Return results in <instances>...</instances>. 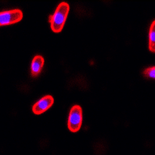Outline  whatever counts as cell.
I'll return each mask as SVG.
<instances>
[{"label":"cell","mask_w":155,"mask_h":155,"mask_svg":"<svg viewBox=\"0 0 155 155\" xmlns=\"http://www.w3.org/2000/svg\"><path fill=\"white\" fill-rule=\"evenodd\" d=\"M69 10H70V6L68 3L66 2H62L58 5L54 14L49 16L51 29L54 33H60L62 31Z\"/></svg>","instance_id":"obj_1"},{"label":"cell","mask_w":155,"mask_h":155,"mask_svg":"<svg viewBox=\"0 0 155 155\" xmlns=\"http://www.w3.org/2000/svg\"><path fill=\"white\" fill-rule=\"evenodd\" d=\"M82 124V109L78 105L71 107L68 119V128L72 133L79 130Z\"/></svg>","instance_id":"obj_2"},{"label":"cell","mask_w":155,"mask_h":155,"mask_svg":"<svg viewBox=\"0 0 155 155\" xmlns=\"http://www.w3.org/2000/svg\"><path fill=\"white\" fill-rule=\"evenodd\" d=\"M23 12L19 9L3 11L0 13V25L8 26L19 23L23 19Z\"/></svg>","instance_id":"obj_3"},{"label":"cell","mask_w":155,"mask_h":155,"mask_svg":"<svg viewBox=\"0 0 155 155\" xmlns=\"http://www.w3.org/2000/svg\"><path fill=\"white\" fill-rule=\"evenodd\" d=\"M54 102V99L53 96H51V95H48L42 97L32 107L33 113L36 115L42 114L52 106Z\"/></svg>","instance_id":"obj_4"},{"label":"cell","mask_w":155,"mask_h":155,"mask_svg":"<svg viewBox=\"0 0 155 155\" xmlns=\"http://www.w3.org/2000/svg\"><path fill=\"white\" fill-rule=\"evenodd\" d=\"M44 64V59L41 55H36L31 62L30 65V73L32 77H37L42 71Z\"/></svg>","instance_id":"obj_5"},{"label":"cell","mask_w":155,"mask_h":155,"mask_svg":"<svg viewBox=\"0 0 155 155\" xmlns=\"http://www.w3.org/2000/svg\"><path fill=\"white\" fill-rule=\"evenodd\" d=\"M148 48L151 52L155 53V19L152 22L149 30V44Z\"/></svg>","instance_id":"obj_6"},{"label":"cell","mask_w":155,"mask_h":155,"mask_svg":"<svg viewBox=\"0 0 155 155\" xmlns=\"http://www.w3.org/2000/svg\"><path fill=\"white\" fill-rule=\"evenodd\" d=\"M143 74L146 78L155 79V66L154 67H150L146 68L143 71Z\"/></svg>","instance_id":"obj_7"}]
</instances>
